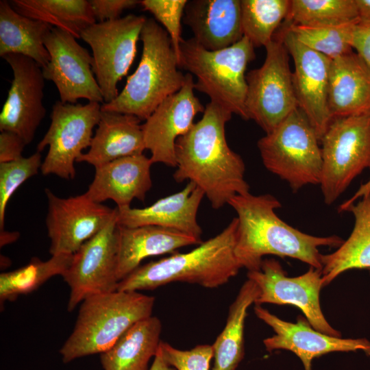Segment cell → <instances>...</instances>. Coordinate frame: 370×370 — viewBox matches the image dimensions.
Returning <instances> with one entry per match:
<instances>
[{
  "label": "cell",
  "instance_id": "obj_22",
  "mask_svg": "<svg viewBox=\"0 0 370 370\" xmlns=\"http://www.w3.org/2000/svg\"><path fill=\"white\" fill-rule=\"evenodd\" d=\"M183 23L193 38L209 51L227 48L243 37L241 0L188 1Z\"/></svg>",
  "mask_w": 370,
  "mask_h": 370
},
{
  "label": "cell",
  "instance_id": "obj_13",
  "mask_svg": "<svg viewBox=\"0 0 370 370\" xmlns=\"http://www.w3.org/2000/svg\"><path fill=\"white\" fill-rule=\"evenodd\" d=\"M322 278V270L312 267L302 275L288 277L274 258L263 259L260 270L247 272V279L253 280L260 290L255 305H292L304 313L310 325L317 331L341 337V332L330 325L321 308Z\"/></svg>",
  "mask_w": 370,
  "mask_h": 370
},
{
  "label": "cell",
  "instance_id": "obj_34",
  "mask_svg": "<svg viewBox=\"0 0 370 370\" xmlns=\"http://www.w3.org/2000/svg\"><path fill=\"white\" fill-rule=\"evenodd\" d=\"M286 23L304 25H336L358 20L356 0H291Z\"/></svg>",
  "mask_w": 370,
  "mask_h": 370
},
{
  "label": "cell",
  "instance_id": "obj_39",
  "mask_svg": "<svg viewBox=\"0 0 370 370\" xmlns=\"http://www.w3.org/2000/svg\"><path fill=\"white\" fill-rule=\"evenodd\" d=\"M26 143L17 134L8 131L0 134V163L18 160L23 157L22 152Z\"/></svg>",
  "mask_w": 370,
  "mask_h": 370
},
{
  "label": "cell",
  "instance_id": "obj_37",
  "mask_svg": "<svg viewBox=\"0 0 370 370\" xmlns=\"http://www.w3.org/2000/svg\"><path fill=\"white\" fill-rule=\"evenodd\" d=\"M158 349L164 360L177 370H209L214 356L210 345H199L189 350H181L160 341Z\"/></svg>",
  "mask_w": 370,
  "mask_h": 370
},
{
  "label": "cell",
  "instance_id": "obj_28",
  "mask_svg": "<svg viewBox=\"0 0 370 370\" xmlns=\"http://www.w3.org/2000/svg\"><path fill=\"white\" fill-rule=\"evenodd\" d=\"M162 323L150 316L130 328L108 350L100 354L103 370H149L160 343Z\"/></svg>",
  "mask_w": 370,
  "mask_h": 370
},
{
  "label": "cell",
  "instance_id": "obj_42",
  "mask_svg": "<svg viewBox=\"0 0 370 370\" xmlns=\"http://www.w3.org/2000/svg\"><path fill=\"white\" fill-rule=\"evenodd\" d=\"M360 24H370V0H356Z\"/></svg>",
  "mask_w": 370,
  "mask_h": 370
},
{
  "label": "cell",
  "instance_id": "obj_27",
  "mask_svg": "<svg viewBox=\"0 0 370 370\" xmlns=\"http://www.w3.org/2000/svg\"><path fill=\"white\" fill-rule=\"evenodd\" d=\"M52 27L19 14L10 2L0 1V56L21 54L43 69L50 59L45 40Z\"/></svg>",
  "mask_w": 370,
  "mask_h": 370
},
{
  "label": "cell",
  "instance_id": "obj_2",
  "mask_svg": "<svg viewBox=\"0 0 370 370\" xmlns=\"http://www.w3.org/2000/svg\"><path fill=\"white\" fill-rule=\"evenodd\" d=\"M228 204L238 219L234 254L248 271L260 270L267 255L292 258L321 269L319 247H338L344 241L336 235L308 234L287 224L275 212L280 202L270 194L249 192L233 197Z\"/></svg>",
  "mask_w": 370,
  "mask_h": 370
},
{
  "label": "cell",
  "instance_id": "obj_20",
  "mask_svg": "<svg viewBox=\"0 0 370 370\" xmlns=\"http://www.w3.org/2000/svg\"><path fill=\"white\" fill-rule=\"evenodd\" d=\"M204 196L203 190L189 181L181 191L161 198L145 208L116 207L117 223L127 227H162L201 241L202 230L197 215Z\"/></svg>",
  "mask_w": 370,
  "mask_h": 370
},
{
  "label": "cell",
  "instance_id": "obj_41",
  "mask_svg": "<svg viewBox=\"0 0 370 370\" xmlns=\"http://www.w3.org/2000/svg\"><path fill=\"white\" fill-rule=\"evenodd\" d=\"M370 192V177L364 184H362L354 195L347 201H344L338 208L339 212H345L346 208L354 204L365 195Z\"/></svg>",
  "mask_w": 370,
  "mask_h": 370
},
{
  "label": "cell",
  "instance_id": "obj_15",
  "mask_svg": "<svg viewBox=\"0 0 370 370\" xmlns=\"http://www.w3.org/2000/svg\"><path fill=\"white\" fill-rule=\"evenodd\" d=\"M45 45L50 59L42 73L45 79L53 82L62 103L75 104L85 99L104 103L92 71V56L73 35L52 27Z\"/></svg>",
  "mask_w": 370,
  "mask_h": 370
},
{
  "label": "cell",
  "instance_id": "obj_16",
  "mask_svg": "<svg viewBox=\"0 0 370 370\" xmlns=\"http://www.w3.org/2000/svg\"><path fill=\"white\" fill-rule=\"evenodd\" d=\"M275 34L282 38L293 60V81L298 108L321 140L332 121L328 106L332 59L301 43L286 25Z\"/></svg>",
  "mask_w": 370,
  "mask_h": 370
},
{
  "label": "cell",
  "instance_id": "obj_5",
  "mask_svg": "<svg viewBox=\"0 0 370 370\" xmlns=\"http://www.w3.org/2000/svg\"><path fill=\"white\" fill-rule=\"evenodd\" d=\"M155 298L138 291L95 294L80 305L71 335L60 349L64 363L101 354L134 324L151 316Z\"/></svg>",
  "mask_w": 370,
  "mask_h": 370
},
{
  "label": "cell",
  "instance_id": "obj_31",
  "mask_svg": "<svg viewBox=\"0 0 370 370\" xmlns=\"http://www.w3.org/2000/svg\"><path fill=\"white\" fill-rule=\"evenodd\" d=\"M73 254L51 256L45 261L34 257L26 265L0 274V302L14 301L19 295L38 289L48 280L62 275L70 266Z\"/></svg>",
  "mask_w": 370,
  "mask_h": 370
},
{
  "label": "cell",
  "instance_id": "obj_25",
  "mask_svg": "<svg viewBox=\"0 0 370 370\" xmlns=\"http://www.w3.org/2000/svg\"><path fill=\"white\" fill-rule=\"evenodd\" d=\"M203 241L190 235L159 226L127 227L118 225L119 282L136 269L146 258L173 253Z\"/></svg>",
  "mask_w": 370,
  "mask_h": 370
},
{
  "label": "cell",
  "instance_id": "obj_9",
  "mask_svg": "<svg viewBox=\"0 0 370 370\" xmlns=\"http://www.w3.org/2000/svg\"><path fill=\"white\" fill-rule=\"evenodd\" d=\"M265 49L262 65L246 75L245 108L249 119L254 120L267 134L298 106L289 53L282 38L274 34Z\"/></svg>",
  "mask_w": 370,
  "mask_h": 370
},
{
  "label": "cell",
  "instance_id": "obj_43",
  "mask_svg": "<svg viewBox=\"0 0 370 370\" xmlns=\"http://www.w3.org/2000/svg\"><path fill=\"white\" fill-rule=\"evenodd\" d=\"M149 370H174L162 356L159 349L154 356L153 363Z\"/></svg>",
  "mask_w": 370,
  "mask_h": 370
},
{
  "label": "cell",
  "instance_id": "obj_19",
  "mask_svg": "<svg viewBox=\"0 0 370 370\" xmlns=\"http://www.w3.org/2000/svg\"><path fill=\"white\" fill-rule=\"evenodd\" d=\"M254 312L275 333L264 339L267 351L284 349L292 352L301 360L304 370H312L314 358L330 352L362 351L370 357V341L367 338H342L330 336L313 328L306 318L298 317L296 323L286 321L261 306L255 305Z\"/></svg>",
  "mask_w": 370,
  "mask_h": 370
},
{
  "label": "cell",
  "instance_id": "obj_1",
  "mask_svg": "<svg viewBox=\"0 0 370 370\" xmlns=\"http://www.w3.org/2000/svg\"><path fill=\"white\" fill-rule=\"evenodd\" d=\"M232 115L210 101L201 119L175 143L174 180L195 183L214 209L228 204L236 195L249 192L244 161L230 149L225 138V124Z\"/></svg>",
  "mask_w": 370,
  "mask_h": 370
},
{
  "label": "cell",
  "instance_id": "obj_8",
  "mask_svg": "<svg viewBox=\"0 0 370 370\" xmlns=\"http://www.w3.org/2000/svg\"><path fill=\"white\" fill-rule=\"evenodd\" d=\"M324 202L334 203L364 170L370 169V114L332 119L320 140Z\"/></svg>",
  "mask_w": 370,
  "mask_h": 370
},
{
  "label": "cell",
  "instance_id": "obj_40",
  "mask_svg": "<svg viewBox=\"0 0 370 370\" xmlns=\"http://www.w3.org/2000/svg\"><path fill=\"white\" fill-rule=\"evenodd\" d=\"M352 45L370 70V24L356 25Z\"/></svg>",
  "mask_w": 370,
  "mask_h": 370
},
{
  "label": "cell",
  "instance_id": "obj_11",
  "mask_svg": "<svg viewBox=\"0 0 370 370\" xmlns=\"http://www.w3.org/2000/svg\"><path fill=\"white\" fill-rule=\"evenodd\" d=\"M147 18L133 14L115 20L96 22L81 34L91 48L92 71L104 103L119 94L118 82L125 76L136 54V44Z\"/></svg>",
  "mask_w": 370,
  "mask_h": 370
},
{
  "label": "cell",
  "instance_id": "obj_21",
  "mask_svg": "<svg viewBox=\"0 0 370 370\" xmlns=\"http://www.w3.org/2000/svg\"><path fill=\"white\" fill-rule=\"evenodd\" d=\"M152 164L150 158L143 153L96 167L86 194L97 203L111 199L120 208L130 206L134 199L143 201L152 186Z\"/></svg>",
  "mask_w": 370,
  "mask_h": 370
},
{
  "label": "cell",
  "instance_id": "obj_3",
  "mask_svg": "<svg viewBox=\"0 0 370 370\" xmlns=\"http://www.w3.org/2000/svg\"><path fill=\"white\" fill-rule=\"evenodd\" d=\"M237 227L234 217L219 234L193 250L139 266L118 283L116 291L153 290L174 282L210 288L225 284L241 269L234 254Z\"/></svg>",
  "mask_w": 370,
  "mask_h": 370
},
{
  "label": "cell",
  "instance_id": "obj_38",
  "mask_svg": "<svg viewBox=\"0 0 370 370\" xmlns=\"http://www.w3.org/2000/svg\"><path fill=\"white\" fill-rule=\"evenodd\" d=\"M96 21L104 22L121 18V14L140 4L137 0H89Z\"/></svg>",
  "mask_w": 370,
  "mask_h": 370
},
{
  "label": "cell",
  "instance_id": "obj_23",
  "mask_svg": "<svg viewBox=\"0 0 370 370\" xmlns=\"http://www.w3.org/2000/svg\"><path fill=\"white\" fill-rule=\"evenodd\" d=\"M328 106L332 119L370 114V70L356 52L332 60Z\"/></svg>",
  "mask_w": 370,
  "mask_h": 370
},
{
  "label": "cell",
  "instance_id": "obj_32",
  "mask_svg": "<svg viewBox=\"0 0 370 370\" xmlns=\"http://www.w3.org/2000/svg\"><path fill=\"white\" fill-rule=\"evenodd\" d=\"M291 0H241L243 36L254 47L267 46L289 11Z\"/></svg>",
  "mask_w": 370,
  "mask_h": 370
},
{
  "label": "cell",
  "instance_id": "obj_35",
  "mask_svg": "<svg viewBox=\"0 0 370 370\" xmlns=\"http://www.w3.org/2000/svg\"><path fill=\"white\" fill-rule=\"evenodd\" d=\"M41 154L35 152L28 157L0 163V230H4L5 214L8 201L26 180L40 170Z\"/></svg>",
  "mask_w": 370,
  "mask_h": 370
},
{
  "label": "cell",
  "instance_id": "obj_33",
  "mask_svg": "<svg viewBox=\"0 0 370 370\" xmlns=\"http://www.w3.org/2000/svg\"><path fill=\"white\" fill-rule=\"evenodd\" d=\"M358 20L336 25L304 26L285 23L295 38L308 48L333 60L353 52L354 31Z\"/></svg>",
  "mask_w": 370,
  "mask_h": 370
},
{
  "label": "cell",
  "instance_id": "obj_36",
  "mask_svg": "<svg viewBox=\"0 0 370 370\" xmlns=\"http://www.w3.org/2000/svg\"><path fill=\"white\" fill-rule=\"evenodd\" d=\"M187 0H143L140 4L151 13L167 32L180 63L182 38V21Z\"/></svg>",
  "mask_w": 370,
  "mask_h": 370
},
{
  "label": "cell",
  "instance_id": "obj_45",
  "mask_svg": "<svg viewBox=\"0 0 370 370\" xmlns=\"http://www.w3.org/2000/svg\"><path fill=\"white\" fill-rule=\"evenodd\" d=\"M369 275H370V269L369 270Z\"/></svg>",
  "mask_w": 370,
  "mask_h": 370
},
{
  "label": "cell",
  "instance_id": "obj_6",
  "mask_svg": "<svg viewBox=\"0 0 370 370\" xmlns=\"http://www.w3.org/2000/svg\"><path fill=\"white\" fill-rule=\"evenodd\" d=\"M255 56L254 45L244 36L236 44L217 51L207 50L191 38L183 39L180 44L179 67L196 77L195 89L232 114L249 120L245 71Z\"/></svg>",
  "mask_w": 370,
  "mask_h": 370
},
{
  "label": "cell",
  "instance_id": "obj_26",
  "mask_svg": "<svg viewBox=\"0 0 370 370\" xmlns=\"http://www.w3.org/2000/svg\"><path fill=\"white\" fill-rule=\"evenodd\" d=\"M352 213L354 225L349 236L338 249L322 254L323 286L351 269H370V192L345 210Z\"/></svg>",
  "mask_w": 370,
  "mask_h": 370
},
{
  "label": "cell",
  "instance_id": "obj_18",
  "mask_svg": "<svg viewBox=\"0 0 370 370\" xmlns=\"http://www.w3.org/2000/svg\"><path fill=\"white\" fill-rule=\"evenodd\" d=\"M193 75L186 73L182 88L164 99L142 124L145 148L153 163L176 167L175 143L195 124L205 107L194 93Z\"/></svg>",
  "mask_w": 370,
  "mask_h": 370
},
{
  "label": "cell",
  "instance_id": "obj_10",
  "mask_svg": "<svg viewBox=\"0 0 370 370\" xmlns=\"http://www.w3.org/2000/svg\"><path fill=\"white\" fill-rule=\"evenodd\" d=\"M101 106L99 103L91 101L82 105L57 101L53 104L49 127L36 147V151L40 153L49 146L40 168L42 175H55L64 180L75 178V162L83 150L90 146Z\"/></svg>",
  "mask_w": 370,
  "mask_h": 370
},
{
  "label": "cell",
  "instance_id": "obj_17",
  "mask_svg": "<svg viewBox=\"0 0 370 370\" xmlns=\"http://www.w3.org/2000/svg\"><path fill=\"white\" fill-rule=\"evenodd\" d=\"M3 58L10 66L13 79L0 114V130L17 134L28 145L46 114L45 79L42 68L27 56L11 53Z\"/></svg>",
  "mask_w": 370,
  "mask_h": 370
},
{
  "label": "cell",
  "instance_id": "obj_30",
  "mask_svg": "<svg viewBox=\"0 0 370 370\" xmlns=\"http://www.w3.org/2000/svg\"><path fill=\"white\" fill-rule=\"evenodd\" d=\"M10 3L19 14L64 30L75 38L97 22L87 0H14Z\"/></svg>",
  "mask_w": 370,
  "mask_h": 370
},
{
  "label": "cell",
  "instance_id": "obj_44",
  "mask_svg": "<svg viewBox=\"0 0 370 370\" xmlns=\"http://www.w3.org/2000/svg\"><path fill=\"white\" fill-rule=\"evenodd\" d=\"M19 236L18 232H8L5 230L1 232V247H3L7 244L12 243L17 240Z\"/></svg>",
  "mask_w": 370,
  "mask_h": 370
},
{
  "label": "cell",
  "instance_id": "obj_7",
  "mask_svg": "<svg viewBox=\"0 0 370 370\" xmlns=\"http://www.w3.org/2000/svg\"><path fill=\"white\" fill-rule=\"evenodd\" d=\"M317 134L297 108L273 131L257 143L265 168L297 191L319 184L322 153Z\"/></svg>",
  "mask_w": 370,
  "mask_h": 370
},
{
  "label": "cell",
  "instance_id": "obj_14",
  "mask_svg": "<svg viewBox=\"0 0 370 370\" xmlns=\"http://www.w3.org/2000/svg\"><path fill=\"white\" fill-rule=\"evenodd\" d=\"M48 202L46 227L51 256L74 254L110 220L115 208L92 200L86 193L68 198L45 190Z\"/></svg>",
  "mask_w": 370,
  "mask_h": 370
},
{
  "label": "cell",
  "instance_id": "obj_29",
  "mask_svg": "<svg viewBox=\"0 0 370 370\" xmlns=\"http://www.w3.org/2000/svg\"><path fill=\"white\" fill-rule=\"evenodd\" d=\"M260 290L247 279L230 305L225 325L212 345L214 365L212 370H235L244 357V326L249 306L254 304Z\"/></svg>",
  "mask_w": 370,
  "mask_h": 370
},
{
  "label": "cell",
  "instance_id": "obj_24",
  "mask_svg": "<svg viewBox=\"0 0 370 370\" xmlns=\"http://www.w3.org/2000/svg\"><path fill=\"white\" fill-rule=\"evenodd\" d=\"M140 121L134 115L101 110L89 149L77 162L96 168L119 158L143 154L146 148Z\"/></svg>",
  "mask_w": 370,
  "mask_h": 370
},
{
  "label": "cell",
  "instance_id": "obj_4",
  "mask_svg": "<svg viewBox=\"0 0 370 370\" xmlns=\"http://www.w3.org/2000/svg\"><path fill=\"white\" fill-rule=\"evenodd\" d=\"M140 39L143 52L136 71L113 101L101 104V110L145 121L164 99L182 88L186 75L178 69V58L167 32L156 20L146 19Z\"/></svg>",
  "mask_w": 370,
  "mask_h": 370
},
{
  "label": "cell",
  "instance_id": "obj_12",
  "mask_svg": "<svg viewBox=\"0 0 370 370\" xmlns=\"http://www.w3.org/2000/svg\"><path fill=\"white\" fill-rule=\"evenodd\" d=\"M118 223L116 210L105 227L73 255L61 275L70 288L67 310L73 311L88 296L116 291Z\"/></svg>",
  "mask_w": 370,
  "mask_h": 370
}]
</instances>
